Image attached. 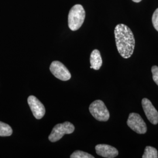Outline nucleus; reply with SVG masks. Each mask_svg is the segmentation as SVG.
<instances>
[{"instance_id": "1", "label": "nucleus", "mask_w": 158, "mask_h": 158, "mask_svg": "<svg viewBox=\"0 0 158 158\" xmlns=\"http://www.w3.org/2000/svg\"><path fill=\"white\" fill-rule=\"evenodd\" d=\"M115 43L119 55L125 59L130 58L134 53L135 40L131 29L123 23L118 24L114 29Z\"/></svg>"}, {"instance_id": "2", "label": "nucleus", "mask_w": 158, "mask_h": 158, "mask_svg": "<svg viewBox=\"0 0 158 158\" xmlns=\"http://www.w3.org/2000/svg\"><path fill=\"white\" fill-rule=\"evenodd\" d=\"M85 17V12L83 6L76 4L70 9L68 15V25L72 31L78 30L82 26Z\"/></svg>"}, {"instance_id": "3", "label": "nucleus", "mask_w": 158, "mask_h": 158, "mask_svg": "<svg viewBox=\"0 0 158 158\" xmlns=\"http://www.w3.org/2000/svg\"><path fill=\"white\" fill-rule=\"evenodd\" d=\"M91 114L99 121L106 122L110 118V113L104 102L97 100L93 102L89 107Z\"/></svg>"}, {"instance_id": "4", "label": "nucleus", "mask_w": 158, "mask_h": 158, "mask_svg": "<svg viewBox=\"0 0 158 158\" xmlns=\"http://www.w3.org/2000/svg\"><path fill=\"white\" fill-rule=\"evenodd\" d=\"M74 126L70 122H64L55 125L49 136V139L52 142L60 140L65 134H72L74 131Z\"/></svg>"}, {"instance_id": "5", "label": "nucleus", "mask_w": 158, "mask_h": 158, "mask_svg": "<svg viewBox=\"0 0 158 158\" xmlns=\"http://www.w3.org/2000/svg\"><path fill=\"white\" fill-rule=\"evenodd\" d=\"M127 123L130 128L137 134H143L147 132V124L141 115L137 113L130 114Z\"/></svg>"}, {"instance_id": "6", "label": "nucleus", "mask_w": 158, "mask_h": 158, "mask_svg": "<svg viewBox=\"0 0 158 158\" xmlns=\"http://www.w3.org/2000/svg\"><path fill=\"white\" fill-rule=\"evenodd\" d=\"M50 70L57 79L62 81H68L71 78V74L66 67L59 61H53L50 66Z\"/></svg>"}, {"instance_id": "7", "label": "nucleus", "mask_w": 158, "mask_h": 158, "mask_svg": "<svg viewBox=\"0 0 158 158\" xmlns=\"http://www.w3.org/2000/svg\"><path fill=\"white\" fill-rule=\"evenodd\" d=\"M28 103L35 118L40 119L44 117L45 114V108L35 96H29L28 98Z\"/></svg>"}, {"instance_id": "8", "label": "nucleus", "mask_w": 158, "mask_h": 158, "mask_svg": "<svg viewBox=\"0 0 158 158\" xmlns=\"http://www.w3.org/2000/svg\"><path fill=\"white\" fill-rule=\"evenodd\" d=\"M142 106L148 119L153 125L158 123V112L151 102L147 98L142 100Z\"/></svg>"}, {"instance_id": "9", "label": "nucleus", "mask_w": 158, "mask_h": 158, "mask_svg": "<svg viewBox=\"0 0 158 158\" xmlns=\"http://www.w3.org/2000/svg\"><path fill=\"white\" fill-rule=\"evenodd\" d=\"M95 149L97 154L104 158H115L118 155V151L115 148L107 144H98Z\"/></svg>"}, {"instance_id": "10", "label": "nucleus", "mask_w": 158, "mask_h": 158, "mask_svg": "<svg viewBox=\"0 0 158 158\" xmlns=\"http://www.w3.org/2000/svg\"><path fill=\"white\" fill-rule=\"evenodd\" d=\"M91 69H93L96 70H99L102 67V57L100 51L94 49L91 52L90 55Z\"/></svg>"}, {"instance_id": "11", "label": "nucleus", "mask_w": 158, "mask_h": 158, "mask_svg": "<svg viewBox=\"0 0 158 158\" xmlns=\"http://www.w3.org/2000/svg\"><path fill=\"white\" fill-rule=\"evenodd\" d=\"M143 158H158V151L153 147L147 146L145 149V152L142 155Z\"/></svg>"}, {"instance_id": "12", "label": "nucleus", "mask_w": 158, "mask_h": 158, "mask_svg": "<svg viewBox=\"0 0 158 158\" xmlns=\"http://www.w3.org/2000/svg\"><path fill=\"white\" fill-rule=\"evenodd\" d=\"M12 134L11 127L9 125L0 121V136H9Z\"/></svg>"}, {"instance_id": "13", "label": "nucleus", "mask_w": 158, "mask_h": 158, "mask_svg": "<svg viewBox=\"0 0 158 158\" xmlns=\"http://www.w3.org/2000/svg\"><path fill=\"white\" fill-rule=\"evenodd\" d=\"M71 158H94V156L88 153L81 151H76L74 152L71 155Z\"/></svg>"}, {"instance_id": "14", "label": "nucleus", "mask_w": 158, "mask_h": 158, "mask_svg": "<svg viewBox=\"0 0 158 158\" xmlns=\"http://www.w3.org/2000/svg\"><path fill=\"white\" fill-rule=\"evenodd\" d=\"M152 21L153 27L158 32V8H157L153 14Z\"/></svg>"}, {"instance_id": "15", "label": "nucleus", "mask_w": 158, "mask_h": 158, "mask_svg": "<svg viewBox=\"0 0 158 158\" xmlns=\"http://www.w3.org/2000/svg\"><path fill=\"white\" fill-rule=\"evenodd\" d=\"M152 78L155 83L158 85V67L157 66H153L152 67Z\"/></svg>"}, {"instance_id": "16", "label": "nucleus", "mask_w": 158, "mask_h": 158, "mask_svg": "<svg viewBox=\"0 0 158 158\" xmlns=\"http://www.w3.org/2000/svg\"><path fill=\"white\" fill-rule=\"evenodd\" d=\"M132 1L135 2H139L141 1L142 0H132Z\"/></svg>"}]
</instances>
